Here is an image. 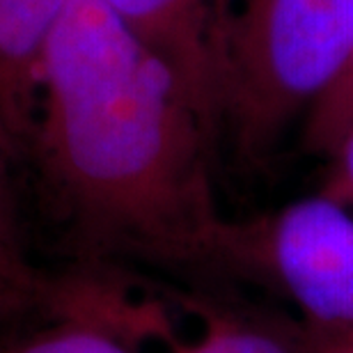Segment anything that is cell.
Here are the masks:
<instances>
[{
  "label": "cell",
  "mask_w": 353,
  "mask_h": 353,
  "mask_svg": "<svg viewBox=\"0 0 353 353\" xmlns=\"http://www.w3.org/2000/svg\"><path fill=\"white\" fill-rule=\"evenodd\" d=\"M69 0H0V119L14 143L30 138L37 67Z\"/></svg>",
  "instance_id": "5"
},
{
  "label": "cell",
  "mask_w": 353,
  "mask_h": 353,
  "mask_svg": "<svg viewBox=\"0 0 353 353\" xmlns=\"http://www.w3.org/2000/svg\"><path fill=\"white\" fill-rule=\"evenodd\" d=\"M353 53V0H218V136L264 159L335 85Z\"/></svg>",
  "instance_id": "2"
},
{
  "label": "cell",
  "mask_w": 353,
  "mask_h": 353,
  "mask_svg": "<svg viewBox=\"0 0 353 353\" xmlns=\"http://www.w3.org/2000/svg\"><path fill=\"white\" fill-rule=\"evenodd\" d=\"M0 353H131L110 335L97 333L92 328L69 326L41 333L23 340L14 347L0 349Z\"/></svg>",
  "instance_id": "7"
},
{
  "label": "cell",
  "mask_w": 353,
  "mask_h": 353,
  "mask_svg": "<svg viewBox=\"0 0 353 353\" xmlns=\"http://www.w3.org/2000/svg\"><path fill=\"white\" fill-rule=\"evenodd\" d=\"M353 122V53L321 101L305 117V140L314 152L330 154L347 126Z\"/></svg>",
  "instance_id": "6"
},
{
  "label": "cell",
  "mask_w": 353,
  "mask_h": 353,
  "mask_svg": "<svg viewBox=\"0 0 353 353\" xmlns=\"http://www.w3.org/2000/svg\"><path fill=\"white\" fill-rule=\"evenodd\" d=\"M176 353H289L275 337L259 330L216 323L195 342L181 347Z\"/></svg>",
  "instance_id": "8"
},
{
  "label": "cell",
  "mask_w": 353,
  "mask_h": 353,
  "mask_svg": "<svg viewBox=\"0 0 353 353\" xmlns=\"http://www.w3.org/2000/svg\"><path fill=\"white\" fill-rule=\"evenodd\" d=\"M328 157L333 159V176L326 193L353 207V122L347 126Z\"/></svg>",
  "instance_id": "9"
},
{
  "label": "cell",
  "mask_w": 353,
  "mask_h": 353,
  "mask_svg": "<svg viewBox=\"0 0 353 353\" xmlns=\"http://www.w3.org/2000/svg\"><path fill=\"white\" fill-rule=\"evenodd\" d=\"M129 30L170 65L218 138V0H101Z\"/></svg>",
  "instance_id": "4"
},
{
  "label": "cell",
  "mask_w": 353,
  "mask_h": 353,
  "mask_svg": "<svg viewBox=\"0 0 353 353\" xmlns=\"http://www.w3.org/2000/svg\"><path fill=\"white\" fill-rule=\"evenodd\" d=\"M30 138L92 239L168 262L225 259L214 133L174 69L101 0H69L48 34Z\"/></svg>",
  "instance_id": "1"
},
{
  "label": "cell",
  "mask_w": 353,
  "mask_h": 353,
  "mask_svg": "<svg viewBox=\"0 0 353 353\" xmlns=\"http://www.w3.org/2000/svg\"><path fill=\"white\" fill-rule=\"evenodd\" d=\"M225 259H255L310 319L353 333V214L328 193L232 225Z\"/></svg>",
  "instance_id": "3"
},
{
  "label": "cell",
  "mask_w": 353,
  "mask_h": 353,
  "mask_svg": "<svg viewBox=\"0 0 353 353\" xmlns=\"http://www.w3.org/2000/svg\"><path fill=\"white\" fill-rule=\"evenodd\" d=\"M23 280V262L17 250H7L0 245V296H5L10 289L19 287Z\"/></svg>",
  "instance_id": "11"
},
{
  "label": "cell",
  "mask_w": 353,
  "mask_h": 353,
  "mask_svg": "<svg viewBox=\"0 0 353 353\" xmlns=\"http://www.w3.org/2000/svg\"><path fill=\"white\" fill-rule=\"evenodd\" d=\"M12 145H17L7 131V126L0 119V245L10 250L17 248V239L12 232V221H10V207H7V163H10Z\"/></svg>",
  "instance_id": "10"
}]
</instances>
